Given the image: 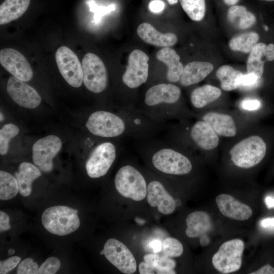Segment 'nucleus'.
I'll list each match as a JSON object with an SVG mask.
<instances>
[{"mask_svg": "<svg viewBox=\"0 0 274 274\" xmlns=\"http://www.w3.org/2000/svg\"><path fill=\"white\" fill-rule=\"evenodd\" d=\"M83 83L89 91L98 93L108 84V74L102 60L96 54L88 53L82 60Z\"/></svg>", "mask_w": 274, "mask_h": 274, "instance_id": "nucleus-6", "label": "nucleus"}, {"mask_svg": "<svg viewBox=\"0 0 274 274\" xmlns=\"http://www.w3.org/2000/svg\"><path fill=\"white\" fill-rule=\"evenodd\" d=\"M150 247L155 253L160 252L162 250V243L159 239H153L149 243Z\"/></svg>", "mask_w": 274, "mask_h": 274, "instance_id": "nucleus-47", "label": "nucleus"}, {"mask_svg": "<svg viewBox=\"0 0 274 274\" xmlns=\"http://www.w3.org/2000/svg\"><path fill=\"white\" fill-rule=\"evenodd\" d=\"M136 31L143 41L157 47H170L174 45L178 41L177 37L175 33H161L151 24L146 22L140 24Z\"/></svg>", "mask_w": 274, "mask_h": 274, "instance_id": "nucleus-19", "label": "nucleus"}, {"mask_svg": "<svg viewBox=\"0 0 274 274\" xmlns=\"http://www.w3.org/2000/svg\"><path fill=\"white\" fill-rule=\"evenodd\" d=\"M61 146V141L56 135H49L39 139L32 148L33 163L43 172H50L53 168V159Z\"/></svg>", "mask_w": 274, "mask_h": 274, "instance_id": "nucleus-10", "label": "nucleus"}, {"mask_svg": "<svg viewBox=\"0 0 274 274\" xmlns=\"http://www.w3.org/2000/svg\"><path fill=\"white\" fill-rule=\"evenodd\" d=\"M241 106L244 110L254 111L260 107L261 103L259 100L256 99L246 98L242 101Z\"/></svg>", "mask_w": 274, "mask_h": 274, "instance_id": "nucleus-40", "label": "nucleus"}, {"mask_svg": "<svg viewBox=\"0 0 274 274\" xmlns=\"http://www.w3.org/2000/svg\"><path fill=\"white\" fill-rule=\"evenodd\" d=\"M147 198L150 206L157 207L158 211L163 214H170L175 210L174 199L158 181H153L148 184Z\"/></svg>", "mask_w": 274, "mask_h": 274, "instance_id": "nucleus-15", "label": "nucleus"}, {"mask_svg": "<svg viewBox=\"0 0 274 274\" xmlns=\"http://www.w3.org/2000/svg\"><path fill=\"white\" fill-rule=\"evenodd\" d=\"M60 265V261L58 258L49 257L41 264L37 273L54 274L59 270Z\"/></svg>", "mask_w": 274, "mask_h": 274, "instance_id": "nucleus-36", "label": "nucleus"}, {"mask_svg": "<svg viewBox=\"0 0 274 274\" xmlns=\"http://www.w3.org/2000/svg\"><path fill=\"white\" fill-rule=\"evenodd\" d=\"M164 8V3L160 0H153L151 1L149 4L150 10L154 13L161 12L163 11Z\"/></svg>", "mask_w": 274, "mask_h": 274, "instance_id": "nucleus-42", "label": "nucleus"}, {"mask_svg": "<svg viewBox=\"0 0 274 274\" xmlns=\"http://www.w3.org/2000/svg\"><path fill=\"white\" fill-rule=\"evenodd\" d=\"M266 145L264 140L257 135L246 138L235 144L229 154L236 166L249 168L259 163L264 158Z\"/></svg>", "mask_w": 274, "mask_h": 274, "instance_id": "nucleus-2", "label": "nucleus"}, {"mask_svg": "<svg viewBox=\"0 0 274 274\" xmlns=\"http://www.w3.org/2000/svg\"><path fill=\"white\" fill-rule=\"evenodd\" d=\"M156 58L166 65L167 80L172 83L179 81L184 66L180 62V57L176 52L169 47H164L158 51Z\"/></svg>", "mask_w": 274, "mask_h": 274, "instance_id": "nucleus-23", "label": "nucleus"}, {"mask_svg": "<svg viewBox=\"0 0 274 274\" xmlns=\"http://www.w3.org/2000/svg\"><path fill=\"white\" fill-rule=\"evenodd\" d=\"M116 157V149L111 142L98 145L91 152L86 163L88 176L98 178L105 176Z\"/></svg>", "mask_w": 274, "mask_h": 274, "instance_id": "nucleus-9", "label": "nucleus"}, {"mask_svg": "<svg viewBox=\"0 0 274 274\" xmlns=\"http://www.w3.org/2000/svg\"><path fill=\"white\" fill-rule=\"evenodd\" d=\"M264 201L268 209L274 208V197L267 196Z\"/></svg>", "mask_w": 274, "mask_h": 274, "instance_id": "nucleus-48", "label": "nucleus"}, {"mask_svg": "<svg viewBox=\"0 0 274 274\" xmlns=\"http://www.w3.org/2000/svg\"><path fill=\"white\" fill-rule=\"evenodd\" d=\"M6 90L12 99L21 107L32 109L41 102L42 98L34 88L13 76L8 79Z\"/></svg>", "mask_w": 274, "mask_h": 274, "instance_id": "nucleus-14", "label": "nucleus"}, {"mask_svg": "<svg viewBox=\"0 0 274 274\" xmlns=\"http://www.w3.org/2000/svg\"><path fill=\"white\" fill-rule=\"evenodd\" d=\"M21 260L18 256H12L0 261V273L6 274L14 268Z\"/></svg>", "mask_w": 274, "mask_h": 274, "instance_id": "nucleus-39", "label": "nucleus"}, {"mask_svg": "<svg viewBox=\"0 0 274 274\" xmlns=\"http://www.w3.org/2000/svg\"><path fill=\"white\" fill-rule=\"evenodd\" d=\"M100 254L101 255H104V251H103V250H101V251L100 252Z\"/></svg>", "mask_w": 274, "mask_h": 274, "instance_id": "nucleus-55", "label": "nucleus"}, {"mask_svg": "<svg viewBox=\"0 0 274 274\" xmlns=\"http://www.w3.org/2000/svg\"><path fill=\"white\" fill-rule=\"evenodd\" d=\"M77 210L64 206H55L46 209L41 221L44 227L50 233L66 235L77 230L80 225Z\"/></svg>", "mask_w": 274, "mask_h": 274, "instance_id": "nucleus-1", "label": "nucleus"}, {"mask_svg": "<svg viewBox=\"0 0 274 274\" xmlns=\"http://www.w3.org/2000/svg\"><path fill=\"white\" fill-rule=\"evenodd\" d=\"M264 1H267V2H272V1H274V0H264Z\"/></svg>", "mask_w": 274, "mask_h": 274, "instance_id": "nucleus-56", "label": "nucleus"}, {"mask_svg": "<svg viewBox=\"0 0 274 274\" xmlns=\"http://www.w3.org/2000/svg\"><path fill=\"white\" fill-rule=\"evenodd\" d=\"M216 133L222 136L233 137L236 134V127L232 117L227 114L209 112L202 117Z\"/></svg>", "mask_w": 274, "mask_h": 274, "instance_id": "nucleus-21", "label": "nucleus"}, {"mask_svg": "<svg viewBox=\"0 0 274 274\" xmlns=\"http://www.w3.org/2000/svg\"><path fill=\"white\" fill-rule=\"evenodd\" d=\"M39 269L38 264L31 258L24 259L18 265L17 274H35Z\"/></svg>", "mask_w": 274, "mask_h": 274, "instance_id": "nucleus-37", "label": "nucleus"}, {"mask_svg": "<svg viewBox=\"0 0 274 274\" xmlns=\"http://www.w3.org/2000/svg\"><path fill=\"white\" fill-rule=\"evenodd\" d=\"M266 60L268 61L274 60V44H269L264 53Z\"/></svg>", "mask_w": 274, "mask_h": 274, "instance_id": "nucleus-46", "label": "nucleus"}, {"mask_svg": "<svg viewBox=\"0 0 274 274\" xmlns=\"http://www.w3.org/2000/svg\"><path fill=\"white\" fill-rule=\"evenodd\" d=\"M86 127L92 134L103 138H114L122 134L126 125L119 116L105 111H97L88 117Z\"/></svg>", "mask_w": 274, "mask_h": 274, "instance_id": "nucleus-5", "label": "nucleus"}, {"mask_svg": "<svg viewBox=\"0 0 274 274\" xmlns=\"http://www.w3.org/2000/svg\"><path fill=\"white\" fill-rule=\"evenodd\" d=\"M243 74L231 66L222 65L216 72V76L220 81L222 89L231 91L239 87L241 78Z\"/></svg>", "mask_w": 274, "mask_h": 274, "instance_id": "nucleus-28", "label": "nucleus"}, {"mask_svg": "<svg viewBox=\"0 0 274 274\" xmlns=\"http://www.w3.org/2000/svg\"><path fill=\"white\" fill-rule=\"evenodd\" d=\"M251 274H274V268L270 265L266 264L258 270L251 272Z\"/></svg>", "mask_w": 274, "mask_h": 274, "instance_id": "nucleus-45", "label": "nucleus"}, {"mask_svg": "<svg viewBox=\"0 0 274 274\" xmlns=\"http://www.w3.org/2000/svg\"><path fill=\"white\" fill-rule=\"evenodd\" d=\"M30 0H5L0 6V24L20 18L27 10Z\"/></svg>", "mask_w": 274, "mask_h": 274, "instance_id": "nucleus-25", "label": "nucleus"}, {"mask_svg": "<svg viewBox=\"0 0 274 274\" xmlns=\"http://www.w3.org/2000/svg\"><path fill=\"white\" fill-rule=\"evenodd\" d=\"M181 6L193 21L201 20L206 12V3L204 0H179Z\"/></svg>", "mask_w": 274, "mask_h": 274, "instance_id": "nucleus-32", "label": "nucleus"}, {"mask_svg": "<svg viewBox=\"0 0 274 274\" xmlns=\"http://www.w3.org/2000/svg\"><path fill=\"white\" fill-rule=\"evenodd\" d=\"M19 190L17 180L11 174L0 171V199L7 200L15 197Z\"/></svg>", "mask_w": 274, "mask_h": 274, "instance_id": "nucleus-31", "label": "nucleus"}, {"mask_svg": "<svg viewBox=\"0 0 274 274\" xmlns=\"http://www.w3.org/2000/svg\"><path fill=\"white\" fill-rule=\"evenodd\" d=\"M190 135L194 143L204 150L216 148L219 142L218 135L211 126L204 120L198 121L192 126Z\"/></svg>", "mask_w": 274, "mask_h": 274, "instance_id": "nucleus-18", "label": "nucleus"}, {"mask_svg": "<svg viewBox=\"0 0 274 274\" xmlns=\"http://www.w3.org/2000/svg\"><path fill=\"white\" fill-rule=\"evenodd\" d=\"M264 28H265L266 31H267L268 29L267 26H264Z\"/></svg>", "mask_w": 274, "mask_h": 274, "instance_id": "nucleus-54", "label": "nucleus"}, {"mask_svg": "<svg viewBox=\"0 0 274 274\" xmlns=\"http://www.w3.org/2000/svg\"><path fill=\"white\" fill-rule=\"evenodd\" d=\"M187 236L195 238L206 234L212 228L210 215L203 211H195L188 215L186 219Z\"/></svg>", "mask_w": 274, "mask_h": 274, "instance_id": "nucleus-24", "label": "nucleus"}, {"mask_svg": "<svg viewBox=\"0 0 274 274\" xmlns=\"http://www.w3.org/2000/svg\"><path fill=\"white\" fill-rule=\"evenodd\" d=\"M258 35L255 32H247L233 37L229 43L230 48L235 51L250 52L257 44Z\"/></svg>", "mask_w": 274, "mask_h": 274, "instance_id": "nucleus-30", "label": "nucleus"}, {"mask_svg": "<svg viewBox=\"0 0 274 274\" xmlns=\"http://www.w3.org/2000/svg\"><path fill=\"white\" fill-rule=\"evenodd\" d=\"M15 253V250L13 249H10L8 251V254L9 255H12Z\"/></svg>", "mask_w": 274, "mask_h": 274, "instance_id": "nucleus-52", "label": "nucleus"}, {"mask_svg": "<svg viewBox=\"0 0 274 274\" xmlns=\"http://www.w3.org/2000/svg\"><path fill=\"white\" fill-rule=\"evenodd\" d=\"M115 185L121 195L135 201H141L147 196L145 179L132 166L125 165L119 169L115 177Z\"/></svg>", "mask_w": 274, "mask_h": 274, "instance_id": "nucleus-3", "label": "nucleus"}, {"mask_svg": "<svg viewBox=\"0 0 274 274\" xmlns=\"http://www.w3.org/2000/svg\"><path fill=\"white\" fill-rule=\"evenodd\" d=\"M260 225L265 229H274V218L268 217L262 219L260 221Z\"/></svg>", "mask_w": 274, "mask_h": 274, "instance_id": "nucleus-44", "label": "nucleus"}, {"mask_svg": "<svg viewBox=\"0 0 274 274\" xmlns=\"http://www.w3.org/2000/svg\"><path fill=\"white\" fill-rule=\"evenodd\" d=\"M260 79L252 73L243 74L241 78L239 87L246 89H251L255 88L259 84Z\"/></svg>", "mask_w": 274, "mask_h": 274, "instance_id": "nucleus-38", "label": "nucleus"}, {"mask_svg": "<svg viewBox=\"0 0 274 274\" xmlns=\"http://www.w3.org/2000/svg\"><path fill=\"white\" fill-rule=\"evenodd\" d=\"M244 247V242L238 238L223 243L212 259L215 268L223 273H229L239 270L242 264Z\"/></svg>", "mask_w": 274, "mask_h": 274, "instance_id": "nucleus-4", "label": "nucleus"}, {"mask_svg": "<svg viewBox=\"0 0 274 274\" xmlns=\"http://www.w3.org/2000/svg\"><path fill=\"white\" fill-rule=\"evenodd\" d=\"M11 228L9 216L3 211L0 212V231L3 232Z\"/></svg>", "mask_w": 274, "mask_h": 274, "instance_id": "nucleus-41", "label": "nucleus"}, {"mask_svg": "<svg viewBox=\"0 0 274 274\" xmlns=\"http://www.w3.org/2000/svg\"><path fill=\"white\" fill-rule=\"evenodd\" d=\"M19 131L18 127L12 123L4 125L0 130V154H7L9 149V142L16 136Z\"/></svg>", "mask_w": 274, "mask_h": 274, "instance_id": "nucleus-33", "label": "nucleus"}, {"mask_svg": "<svg viewBox=\"0 0 274 274\" xmlns=\"http://www.w3.org/2000/svg\"><path fill=\"white\" fill-rule=\"evenodd\" d=\"M164 255L169 257L180 256L183 252V247L181 243L173 237H167L162 243V250Z\"/></svg>", "mask_w": 274, "mask_h": 274, "instance_id": "nucleus-35", "label": "nucleus"}, {"mask_svg": "<svg viewBox=\"0 0 274 274\" xmlns=\"http://www.w3.org/2000/svg\"><path fill=\"white\" fill-rule=\"evenodd\" d=\"M228 21L235 28L245 29L252 26L256 22V17L243 6H233L227 12Z\"/></svg>", "mask_w": 274, "mask_h": 274, "instance_id": "nucleus-27", "label": "nucleus"}, {"mask_svg": "<svg viewBox=\"0 0 274 274\" xmlns=\"http://www.w3.org/2000/svg\"><path fill=\"white\" fill-rule=\"evenodd\" d=\"M224 3L227 5H234L236 4L239 0H223Z\"/></svg>", "mask_w": 274, "mask_h": 274, "instance_id": "nucleus-50", "label": "nucleus"}, {"mask_svg": "<svg viewBox=\"0 0 274 274\" xmlns=\"http://www.w3.org/2000/svg\"><path fill=\"white\" fill-rule=\"evenodd\" d=\"M169 4L173 5L177 4L178 0H167Z\"/></svg>", "mask_w": 274, "mask_h": 274, "instance_id": "nucleus-51", "label": "nucleus"}, {"mask_svg": "<svg viewBox=\"0 0 274 274\" xmlns=\"http://www.w3.org/2000/svg\"><path fill=\"white\" fill-rule=\"evenodd\" d=\"M181 90L173 84L161 83L150 88L145 94V102L150 107L161 104H174L180 98Z\"/></svg>", "mask_w": 274, "mask_h": 274, "instance_id": "nucleus-17", "label": "nucleus"}, {"mask_svg": "<svg viewBox=\"0 0 274 274\" xmlns=\"http://www.w3.org/2000/svg\"><path fill=\"white\" fill-rule=\"evenodd\" d=\"M0 63L12 76L23 82L30 81L33 77L29 63L16 49L7 48L1 50Z\"/></svg>", "mask_w": 274, "mask_h": 274, "instance_id": "nucleus-13", "label": "nucleus"}, {"mask_svg": "<svg viewBox=\"0 0 274 274\" xmlns=\"http://www.w3.org/2000/svg\"><path fill=\"white\" fill-rule=\"evenodd\" d=\"M199 237V242L201 246L204 247L208 246L210 244V239L206 234L202 235Z\"/></svg>", "mask_w": 274, "mask_h": 274, "instance_id": "nucleus-49", "label": "nucleus"}, {"mask_svg": "<svg viewBox=\"0 0 274 274\" xmlns=\"http://www.w3.org/2000/svg\"><path fill=\"white\" fill-rule=\"evenodd\" d=\"M41 176L40 169L36 165L27 162L20 163L15 173L20 194L24 197L30 195L33 181Z\"/></svg>", "mask_w": 274, "mask_h": 274, "instance_id": "nucleus-22", "label": "nucleus"}, {"mask_svg": "<svg viewBox=\"0 0 274 274\" xmlns=\"http://www.w3.org/2000/svg\"><path fill=\"white\" fill-rule=\"evenodd\" d=\"M144 260L155 268L156 270L174 269L176 262L165 255L156 254H148L144 256Z\"/></svg>", "mask_w": 274, "mask_h": 274, "instance_id": "nucleus-34", "label": "nucleus"}, {"mask_svg": "<svg viewBox=\"0 0 274 274\" xmlns=\"http://www.w3.org/2000/svg\"><path fill=\"white\" fill-rule=\"evenodd\" d=\"M3 118H4V117H3L2 113H1V121H2L3 120Z\"/></svg>", "mask_w": 274, "mask_h": 274, "instance_id": "nucleus-53", "label": "nucleus"}, {"mask_svg": "<svg viewBox=\"0 0 274 274\" xmlns=\"http://www.w3.org/2000/svg\"><path fill=\"white\" fill-rule=\"evenodd\" d=\"M102 250L106 259L123 273L131 274L136 271L135 258L122 242L115 238H110L105 244Z\"/></svg>", "mask_w": 274, "mask_h": 274, "instance_id": "nucleus-11", "label": "nucleus"}, {"mask_svg": "<svg viewBox=\"0 0 274 274\" xmlns=\"http://www.w3.org/2000/svg\"><path fill=\"white\" fill-rule=\"evenodd\" d=\"M59 71L65 81L71 86L80 87L83 82V70L78 56L68 47L62 46L55 55Z\"/></svg>", "mask_w": 274, "mask_h": 274, "instance_id": "nucleus-8", "label": "nucleus"}, {"mask_svg": "<svg viewBox=\"0 0 274 274\" xmlns=\"http://www.w3.org/2000/svg\"><path fill=\"white\" fill-rule=\"evenodd\" d=\"M221 90L218 87L204 85L194 89L190 95L192 105L196 108L204 107L220 97Z\"/></svg>", "mask_w": 274, "mask_h": 274, "instance_id": "nucleus-26", "label": "nucleus"}, {"mask_svg": "<svg viewBox=\"0 0 274 274\" xmlns=\"http://www.w3.org/2000/svg\"><path fill=\"white\" fill-rule=\"evenodd\" d=\"M139 269L141 274H152L155 271V268L146 262L140 263Z\"/></svg>", "mask_w": 274, "mask_h": 274, "instance_id": "nucleus-43", "label": "nucleus"}, {"mask_svg": "<svg viewBox=\"0 0 274 274\" xmlns=\"http://www.w3.org/2000/svg\"><path fill=\"white\" fill-rule=\"evenodd\" d=\"M214 69L208 62L193 61L184 67L179 82L184 86L195 84L203 80Z\"/></svg>", "mask_w": 274, "mask_h": 274, "instance_id": "nucleus-20", "label": "nucleus"}, {"mask_svg": "<svg viewBox=\"0 0 274 274\" xmlns=\"http://www.w3.org/2000/svg\"><path fill=\"white\" fill-rule=\"evenodd\" d=\"M266 47L267 46L264 43H258L250 52L247 64V73H252L259 78H261L264 65L262 57L264 56Z\"/></svg>", "mask_w": 274, "mask_h": 274, "instance_id": "nucleus-29", "label": "nucleus"}, {"mask_svg": "<svg viewBox=\"0 0 274 274\" xmlns=\"http://www.w3.org/2000/svg\"><path fill=\"white\" fill-rule=\"evenodd\" d=\"M149 60L148 56L142 50L136 49L130 53L126 71L122 76L125 85L130 88H135L146 82Z\"/></svg>", "mask_w": 274, "mask_h": 274, "instance_id": "nucleus-12", "label": "nucleus"}, {"mask_svg": "<svg viewBox=\"0 0 274 274\" xmlns=\"http://www.w3.org/2000/svg\"><path fill=\"white\" fill-rule=\"evenodd\" d=\"M152 162L157 169L169 175H186L192 167L187 157L170 148H162L156 151L152 156Z\"/></svg>", "mask_w": 274, "mask_h": 274, "instance_id": "nucleus-7", "label": "nucleus"}, {"mask_svg": "<svg viewBox=\"0 0 274 274\" xmlns=\"http://www.w3.org/2000/svg\"><path fill=\"white\" fill-rule=\"evenodd\" d=\"M216 203L223 215L231 219L245 221L252 215V210L233 196L227 194H221L216 198Z\"/></svg>", "mask_w": 274, "mask_h": 274, "instance_id": "nucleus-16", "label": "nucleus"}]
</instances>
